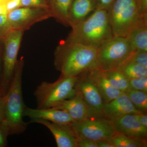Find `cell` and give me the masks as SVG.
I'll use <instances>...</instances> for the list:
<instances>
[{
    "mask_svg": "<svg viewBox=\"0 0 147 147\" xmlns=\"http://www.w3.org/2000/svg\"><path fill=\"white\" fill-rule=\"evenodd\" d=\"M98 49L67 39L55 53V65L61 76L76 77L97 69Z\"/></svg>",
    "mask_w": 147,
    "mask_h": 147,
    "instance_id": "1",
    "label": "cell"
},
{
    "mask_svg": "<svg viewBox=\"0 0 147 147\" xmlns=\"http://www.w3.org/2000/svg\"><path fill=\"white\" fill-rule=\"evenodd\" d=\"M24 58L18 60L10 86L3 97L4 120L3 123L8 130L9 135L24 133L28 123L23 120L24 104L22 94V74Z\"/></svg>",
    "mask_w": 147,
    "mask_h": 147,
    "instance_id": "2",
    "label": "cell"
},
{
    "mask_svg": "<svg viewBox=\"0 0 147 147\" xmlns=\"http://www.w3.org/2000/svg\"><path fill=\"white\" fill-rule=\"evenodd\" d=\"M67 39L98 48L114 36L108 11L97 9L84 21L71 27Z\"/></svg>",
    "mask_w": 147,
    "mask_h": 147,
    "instance_id": "3",
    "label": "cell"
},
{
    "mask_svg": "<svg viewBox=\"0 0 147 147\" xmlns=\"http://www.w3.org/2000/svg\"><path fill=\"white\" fill-rule=\"evenodd\" d=\"M108 12L114 36L126 37L134 28L147 23V0H115Z\"/></svg>",
    "mask_w": 147,
    "mask_h": 147,
    "instance_id": "4",
    "label": "cell"
},
{
    "mask_svg": "<svg viewBox=\"0 0 147 147\" xmlns=\"http://www.w3.org/2000/svg\"><path fill=\"white\" fill-rule=\"evenodd\" d=\"M78 79V76H60L53 83L42 82L34 93L37 108H53L59 102L73 97L76 94L75 86Z\"/></svg>",
    "mask_w": 147,
    "mask_h": 147,
    "instance_id": "5",
    "label": "cell"
},
{
    "mask_svg": "<svg viewBox=\"0 0 147 147\" xmlns=\"http://www.w3.org/2000/svg\"><path fill=\"white\" fill-rule=\"evenodd\" d=\"M134 51L126 37L114 36L98 48L97 69L103 71L117 69Z\"/></svg>",
    "mask_w": 147,
    "mask_h": 147,
    "instance_id": "6",
    "label": "cell"
},
{
    "mask_svg": "<svg viewBox=\"0 0 147 147\" xmlns=\"http://www.w3.org/2000/svg\"><path fill=\"white\" fill-rule=\"evenodd\" d=\"M24 33V31L20 30H10L3 38L4 47L0 78V97H3L7 93L13 79Z\"/></svg>",
    "mask_w": 147,
    "mask_h": 147,
    "instance_id": "7",
    "label": "cell"
},
{
    "mask_svg": "<svg viewBox=\"0 0 147 147\" xmlns=\"http://www.w3.org/2000/svg\"><path fill=\"white\" fill-rule=\"evenodd\" d=\"M70 125L77 136L96 142L109 139L116 132L113 122L105 118H88Z\"/></svg>",
    "mask_w": 147,
    "mask_h": 147,
    "instance_id": "8",
    "label": "cell"
},
{
    "mask_svg": "<svg viewBox=\"0 0 147 147\" xmlns=\"http://www.w3.org/2000/svg\"><path fill=\"white\" fill-rule=\"evenodd\" d=\"M10 30L24 31L34 24L53 17L50 9L32 7H20L7 14Z\"/></svg>",
    "mask_w": 147,
    "mask_h": 147,
    "instance_id": "9",
    "label": "cell"
},
{
    "mask_svg": "<svg viewBox=\"0 0 147 147\" xmlns=\"http://www.w3.org/2000/svg\"><path fill=\"white\" fill-rule=\"evenodd\" d=\"M75 89L81 95L86 104L89 112L88 118H105L103 114L104 103L102 96L86 72L78 76Z\"/></svg>",
    "mask_w": 147,
    "mask_h": 147,
    "instance_id": "10",
    "label": "cell"
},
{
    "mask_svg": "<svg viewBox=\"0 0 147 147\" xmlns=\"http://www.w3.org/2000/svg\"><path fill=\"white\" fill-rule=\"evenodd\" d=\"M30 122L40 124L47 127L53 134L58 147H77V135L70 124L54 123L42 119H32Z\"/></svg>",
    "mask_w": 147,
    "mask_h": 147,
    "instance_id": "11",
    "label": "cell"
},
{
    "mask_svg": "<svg viewBox=\"0 0 147 147\" xmlns=\"http://www.w3.org/2000/svg\"><path fill=\"white\" fill-rule=\"evenodd\" d=\"M142 113L134 107L128 96L125 92L110 102L104 103L103 105L104 117L112 121L126 115Z\"/></svg>",
    "mask_w": 147,
    "mask_h": 147,
    "instance_id": "12",
    "label": "cell"
},
{
    "mask_svg": "<svg viewBox=\"0 0 147 147\" xmlns=\"http://www.w3.org/2000/svg\"><path fill=\"white\" fill-rule=\"evenodd\" d=\"M24 117H28L31 120H45L61 124H69L74 122L65 111L53 108L32 109L26 106Z\"/></svg>",
    "mask_w": 147,
    "mask_h": 147,
    "instance_id": "13",
    "label": "cell"
},
{
    "mask_svg": "<svg viewBox=\"0 0 147 147\" xmlns=\"http://www.w3.org/2000/svg\"><path fill=\"white\" fill-rule=\"evenodd\" d=\"M86 74L100 93L104 103L110 102L124 93L112 86L102 70L96 69Z\"/></svg>",
    "mask_w": 147,
    "mask_h": 147,
    "instance_id": "14",
    "label": "cell"
},
{
    "mask_svg": "<svg viewBox=\"0 0 147 147\" xmlns=\"http://www.w3.org/2000/svg\"><path fill=\"white\" fill-rule=\"evenodd\" d=\"M113 122L117 132L128 137L147 139V128L139 122L135 115H126Z\"/></svg>",
    "mask_w": 147,
    "mask_h": 147,
    "instance_id": "15",
    "label": "cell"
},
{
    "mask_svg": "<svg viewBox=\"0 0 147 147\" xmlns=\"http://www.w3.org/2000/svg\"><path fill=\"white\" fill-rule=\"evenodd\" d=\"M52 108L65 111L74 122L80 121L88 117L86 104L81 95L77 92L73 97L59 102Z\"/></svg>",
    "mask_w": 147,
    "mask_h": 147,
    "instance_id": "16",
    "label": "cell"
},
{
    "mask_svg": "<svg viewBox=\"0 0 147 147\" xmlns=\"http://www.w3.org/2000/svg\"><path fill=\"white\" fill-rule=\"evenodd\" d=\"M96 9V0H73L69 13V26L71 27L84 21Z\"/></svg>",
    "mask_w": 147,
    "mask_h": 147,
    "instance_id": "17",
    "label": "cell"
},
{
    "mask_svg": "<svg viewBox=\"0 0 147 147\" xmlns=\"http://www.w3.org/2000/svg\"><path fill=\"white\" fill-rule=\"evenodd\" d=\"M126 38L134 51L147 52V23L134 28Z\"/></svg>",
    "mask_w": 147,
    "mask_h": 147,
    "instance_id": "18",
    "label": "cell"
},
{
    "mask_svg": "<svg viewBox=\"0 0 147 147\" xmlns=\"http://www.w3.org/2000/svg\"><path fill=\"white\" fill-rule=\"evenodd\" d=\"M73 1V0H48L49 7L53 17L66 26H69V13Z\"/></svg>",
    "mask_w": 147,
    "mask_h": 147,
    "instance_id": "19",
    "label": "cell"
},
{
    "mask_svg": "<svg viewBox=\"0 0 147 147\" xmlns=\"http://www.w3.org/2000/svg\"><path fill=\"white\" fill-rule=\"evenodd\" d=\"M114 147H146L147 139L128 137L116 132L109 138Z\"/></svg>",
    "mask_w": 147,
    "mask_h": 147,
    "instance_id": "20",
    "label": "cell"
},
{
    "mask_svg": "<svg viewBox=\"0 0 147 147\" xmlns=\"http://www.w3.org/2000/svg\"><path fill=\"white\" fill-rule=\"evenodd\" d=\"M102 71L110 84L115 88L125 93L130 89L129 79L119 69Z\"/></svg>",
    "mask_w": 147,
    "mask_h": 147,
    "instance_id": "21",
    "label": "cell"
},
{
    "mask_svg": "<svg viewBox=\"0 0 147 147\" xmlns=\"http://www.w3.org/2000/svg\"><path fill=\"white\" fill-rule=\"evenodd\" d=\"M121 71L129 79L147 77V67L127 60L117 69Z\"/></svg>",
    "mask_w": 147,
    "mask_h": 147,
    "instance_id": "22",
    "label": "cell"
},
{
    "mask_svg": "<svg viewBox=\"0 0 147 147\" xmlns=\"http://www.w3.org/2000/svg\"><path fill=\"white\" fill-rule=\"evenodd\" d=\"M125 93L136 109L142 113H147V92L129 89Z\"/></svg>",
    "mask_w": 147,
    "mask_h": 147,
    "instance_id": "23",
    "label": "cell"
},
{
    "mask_svg": "<svg viewBox=\"0 0 147 147\" xmlns=\"http://www.w3.org/2000/svg\"><path fill=\"white\" fill-rule=\"evenodd\" d=\"M20 7H36L50 9L48 0H21Z\"/></svg>",
    "mask_w": 147,
    "mask_h": 147,
    "instance_id": "24",
    "label": "cell"
},
{
    "mask_svg": "<svg viewBox=\"0 0 147 147\" xmlns=\"http://www.w3.org/2000/svg\"><path fill=\"white\" fill-rule=\"evenodd\" d=\"M129 84L130 89L147 93V77L129 79Z\"/></svg>",
    "mask_w": 147,
    "mask_h": 147,
    "instance_id": "25",
    "label": "cell"
},
{
    "mask_svg": "<svg viewBox=\"0 0 147 147\" xmlns=\"http://www.w3.org/2000/svg\"><path fill=\"white\" fill-rule=\"evenodd\" d=\"M128 60L136 63L147 67V52L135 51L131 54Z\"/></svg>",
    "mask_w": 147,
    "mask_h": 147,
    "instance_id": "26",
    "label": "cell"
},
{
    "mask_svg": "<svg viewBox=\"0 0 147 147\" xmlns=\"http://www.w3.org/2000/svg\"><path fill=\"white\" fill-rule=\"evenodd\" d=\"M10 30L7 14L0 15V40H2L4 37Z\"/></svg>",
    "mask_w": 147,
    "mask_h": 147,
    "instance_id": "27",
    "label": "cell"
},
{
    "mask_svg": "<svg viewBox=\"0 0 147 147\" xmlns=\"http://www.w3.org/2000/svg\"><path fill=\"white\" fill-rule=\"evenodd\" d=\"M9 136L8 130L2 122H0V147L7 146V137Z\"/></svg>",
    "mask_w": 147,
    "mask_h": 147,
    "instance_id": "28",
    "label": "cell"
},
{
    "mask_svg": "<svg viewBox=\"0 0 147 147\" xmlns=\"http://www.w3.org/2000/svg\"><path fill=\"white\" fill-rule=\"evenodd\" d=\"M77 137V147H98L96 142L84 137Z\"/></svg>",
    "mask_w": 147,
    "mask_h": 147,
    "instance_id": "29",
    "label": "cell"
},
{
    "mask_svg": "<svg viewBox=\"0 0 147 147\" xmlns=\"http://www.w3.org/2000/svg\"><path fill=\"white\" fill-rule=\"evenodd\" d=\"M115 0H96L97 9L108 11Z\"/></svg>",
    "mask_w": 147,
    "mask_h": 147,
    "instance_id": "30",
    "label": "cell"
},
{
    "mask_svg": "<svg viewBox=\"0 0 147 147\" xmlns=\"http://www.w3.org/2000/svg\"><path fill=\"white\" fill-rule=\"evenodd\" d=\"M135 117L141 124L143 126L147 128V113H140L135 114Z\"/></svg>",
    "mask_w": 147,
    "mask_h": 147,
    "instance_id": "31",
    "label": "cell"
},
{
    "mask_svg": "<svg viewBox=\"0 0 147 147\" xmlns=\"http://www.w3.org/2000/svg\"><path fill=\"white\" fill-rule=\"evenodd\" d=\"M98 147H114L109 139L100 140L96 142Z\"/></svg>",
    "mask_w": 147,
    "mask_h": 147,
    "instance_id": "32",
    "label": "cell"
},
{
    "mask_svg": "<svg viewBox=\"0 0 147 147\" xmlns=\"http://www.w3.org/2000/svg\"><path fill=\"white\" fill-rule=\"evenodd\" d=\"M4 120L3 103V97H0V122H3Z\"/></svg>",
    "mask_w": 147,
    "mask_h": 147,
    "instance_id": "33",
    "label": "cell"
},
{
    "mask_svg": "<svg viewBox=\"0 0 147 147\" xmlns=\"http://www.w3.org/2000/svg\"><path fill=\"white\" fill-rule=\"evenodd\" d=\"M8 13L6 5H0V15L7 14Z\"/></svg>",
    "mask_w": 147,
    "mask_h": 147,
    "instance_id": "34",
    "label": "cell"
},
{
    "mask_svg": "<svg viewBox=\"0 0 147 147\" xmlns=\"http://www.w3.org/2000/svg\"><path fill=\"white\" fill-rule=\"evenodd\" d=\"M1 40H0V41ZM2 55L3 50L1 47V45H0V78H1V74L2 66Z\"/></svg>",
    "mask_w": 147,
    "mask_h": 147,
    "instance_id": "35",
    "label": "cell"
},
{
    "mask_svg": "<svg viewBox=\"0 0 147 147\" xmlns=\"http://www.w3.org/2000/svg\"><path fill=\"white\" fill-rule=\"evenodd\" d=\"M11 0H0V5H6Z\"/></svg>",
    "mask_w": 147,
    "mask_h": 147,
    "instance_id": "36",
    "label": "cell"
}]
</instances>
